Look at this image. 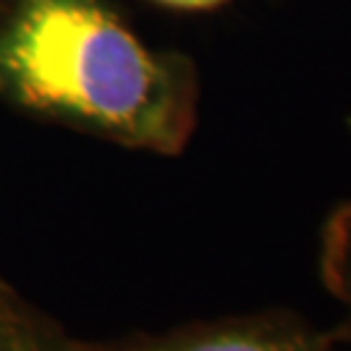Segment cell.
Returning <instances> with one entry per match:
<instances>
[{
  "label": "cell",
  "instance_id": "cell-6",
  "mask_svg": "<svg viewBox=\"0 0 351 351\" xmlns=\"http://www.w3.org/2000/svg\"><path fill=\"white\" fill-rule=\"evenodd\" d=\"M326 351H330V346H328V349H326Z\"/></svg>",
  "mask_w": 351,
  "mask_h": 351
},
{
  "label": "cell",
  "instance_id": "cell-2",
  "mask_svg": "<svg viewBox=\"0 0 351 351\" xmlns=\"http://www.w3.org/2000/svg\"><path fill=\"white\" fill-rule=\"evenodd\" d=\"M328 346L330 336H317L291 317L255 315L136 339L112 351H326Z\"/></svg>",
  "mask_w": 351,
  "mask_h": 351
},
{
  "label": "cell",
  "instance_id": "cell-1",
  "mask_svg": "<svg viewBox=\"0 0 351 351\" xmlns=\"http://www.w3.org/2000/svg\"><path fill=\"white\" fill-rule=\"evenodd\" d=\"M0 99L123 149L180 156L198 128L201 78L107 0H0Z\"/></svg>",
  "mask_w": 351,
  "mask_h": 351
},
{
  "label": "cell",
  "instance_id": "cell-4",
  "mask_svg": "<svg viewBox=\"0 0 351 351\" xmlns=\"http://www.w3.org/2000/svg\"><path fill=\"white\" fill-rule=\"evenodd\" d=\"M0 351H112L68 336L0 278Z\"/></svg>",
  "mask_w": 351,
  "mask_h": 351
},
{
  "label": "cell",
  "instance_id": "cell-5",
  "mask_svg": "<svg viewBox=\"0 0 351 351\" xmlns=\"http://www.w3.org/2000/svg\"><path fill=\"white\" fill-rule=\"evenodd\" d=\"M156 5L172 8V11H213L229 0H154Z\"/></svg>",
  "mask_w": 351,
  "mask_h": 351
},
{
  "label": "cell",
  "instance_id": "cell-7",
  "mask_svg": "<svg viewBox=\"0 0 351 351\" xmlns=\"http://www.w3.org/2000/svg\"><path fill=\"white\" fill-rule=\"evenodd\" d=\"M0 278H3V276H0Z\"/></svg>",
  "mask_w": 351,
  "mask_h": 351
},
{
  "label": "cell",
  "instance_id": "cell-3",
  "mask_svg": "<svg viewBox=\"0 0 351 351\" xmlns=\"http://www.w3.org/2000/svg\"><path fill=\"white\" fill-rule=\"evenodd\" d=\"M351 138V114L346 120ZM317 276L339 310V326L330 339L351 341V193L326 213L317 232Z\"/></svg>",
  "mask_w": 351,
  "mask_h": 351
}]
</instances>
